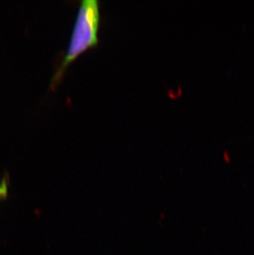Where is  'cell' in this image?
I'll return each instance as SVG.
<instances>
[{"label": "cell", "instance_id": "6da1fadb", "mask_svg": "<svg viewBox=\"0 0 254 255\" xmlns=\"http://www.w3.org/2000/svg\"><path fill=\"white\" fill-rule=\"evenodd\" d=\"M101 22L100 2L98 0H83L77 12L75 24L67 50L51 79V89H55L65 75L68 66L81 54L99 44Z\"/></svg>", "mask_w": 254, "mask_h": 255}, {"label": "cell", "instance_id": "7a4b0ae2", "mask_svg": "<svg viewBox=\"0 0 254 255\" xmlns=\"http://www.w3.org/2000/svg\"><path fill=\"white\" fill-rule=\"evenodd\" d=\"M7 194V183L6 180L0 183V200L5 198Z\"/></svg>", "mask_w": 254, "mask_h": 255}]
</instances>
